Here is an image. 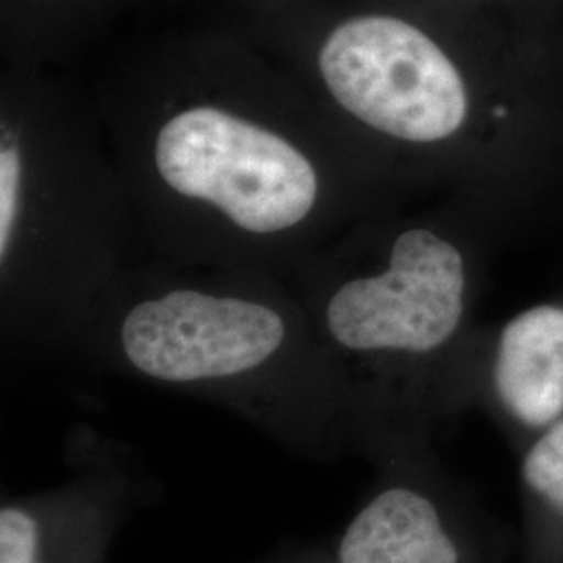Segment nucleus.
I'll return each instance as SVG.
<instances>
[{
	"label": "nucleus",
	"mask_w": 563,
	"mask_h": 563,
	"mask_svg": "<svg viewBox=\"0 0 563 563\" xmlns=\"http://www.w3.org/2000/svg\"><path fill=\"white\" fill-rule=\"evenodd\" d=\"M509 225L457 195L378 209L290 282L341 386L357 457L434 444L470 411L488 263Z\"/></svg>",
	"instance_id": "7ed1b4c3"
},
{
	"label": "nucleus",
	"mask_w": 563,
	"mask_h": 563,
	"mask_svg": "<svg viewBox=\"0 0 563 563\" xmlns=\"http://www.w3.org/2000/svg\"><path fill=\"white\" fill-rule=\"evenodd\" d=\"M71 476L0 507V563H107L121 526L144 499L130 453L92 430L67 443Z\"/></svg>",
	"instance_id": "0eeeda50"
},
{
	"label": "nucleus",
	"mask_w": 563,
	"mask_h": 563,
	"mask_svg": "<svg viewBox=\"0 0 563 563\" xmlns=\"http://www.w3.org/2000/svg\"><path fill=\"white\" fill-rule=\"evenodd\" d=\"M141 236L92 97L15 67L0 88V318L21 351H65L142 260Z\"/></svg>",
	"instance_id": "39448f33"
},
{
	"label": "nucleus",
	"mask_w": 563,
	"mask_h": 563,
	"mask_svg": "<svg viewBox=\"0 0 563 563\" xmlns=\"http://www.w3.org/2000/svg\"><path fill=\"white\" fill-rule=\"evenodd\" d=\"M467 397L514 453L562 418L563 290L481 325Z\"/></svg>",
	"instance_id": "6e6552de"
},
{
	"label": "nucleus",
	"mask_w": 563,
	"mask_h": 563,
	"mask_svg": "<svg viewBox=\"0 0 563 563\" xmlns=\"http://www.w3.org/2000/svg\"><path fill=\"white\" fill-rule=\"evenodd\" d=\"M65 351L225 407L302 460L357 455L336 374L278 274L139 260Z\"/></svg>",
	"instance_id": "20e7f679"
},
{
	"label": "nucleus",
	"mask_w": 563,
	"mask_h": 563,
	"mask_svg": "<svg viewBox=\"0 0 563 563\" xmlns=\"http://www.w3.org/2000/svg\"><path fill=\"white\" fill-rule=\"evenodd\" d=\"M416 195L511 230L563 192V27L518 0H388L332 21L290 69Z\"/></svg>",
	"instance_id": "f03ea898"
},
{
	"label": "nucleus",
	"mask_w": 563,
	"mask_h": 563,
	"mask_svg": "<svg viewBox=\"0 0 563 563\" xmlns=\"http://www.w3.org/2000/svg\"><path fill=\"white\" fill-rule=\"evenodd\" d=\"M363 501L334 539L339 563H518V543L434 444L372 462Z\"/></svg>",
	"instance_id": "423d86ee"
},
{
	"label": "nucleus",
	"mask_w": 563,
	"mask_h": 563,
	"mask_svg": "<svg viewBox=\"0 0 563 563\" xmlns=\"http://www.w3.org/2000/svg\"><path fill=\"white\" fill-rule=\"evenodd\" d=\"M516 455L522 505L518 563H563V416Z\"/></svg>",
	"instance_id": "1a4fd4ad"
},
{
	"label": "nucleus",
	"mask_w": 563,
	"mask_h": 563,
	"mask_svg": "<svg viewBox=\"0 0 563 563\" xmlns=\"http://www.w3.org/2000/svg\"><path fill=\"white\" fill-rule=\"evenodd\" d=\"M90 97L155 260L286 278L365 216L422 197L290 71L190 60Z\"/></svg>",
	"instance_id": "f257e3e1"
},
{
	"label": "nucleus",
	"mask_w": 563,
	"mask_h": 563,
	"mask_svg": "<svg viewBox=\"0 0 563 563\" xmlns=\"http://www.w3.org/2000/svg\"><path fill=\"white\" fill-rule=\"evenodd\" d=\"M518 2L534 18H539L549 25L563 27V0H518Z\"/></svg>",
	"instance_id": "9b49d317"
},
{
	"label": "nucleus",
	"mask_w": 563,
	"mask_h": 563,
	"mask_svg": "<svg viewBox=\"0 0 563 563\" xmlns=\"http://www.w3.org/2000/svg\"><path fill=\"white\" fill-rule=\"evenodd\" d=\"M260 563H339L334 558L332 544H292L282 547Z\"/></svg>",
	"instance_id": "9d476101"
}]
</instances>
